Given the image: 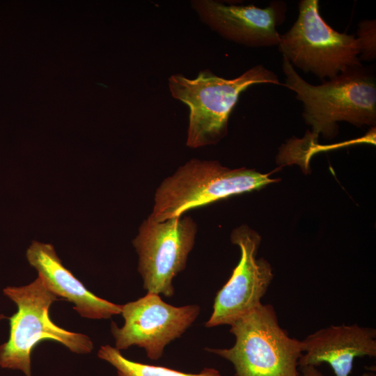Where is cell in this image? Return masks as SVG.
<instances>
[{
  "label": "cell",
  "instance_id": "cell-1",
  "mask_svg": "<svg viewBox=\"0 0 376 376\" xmlns=\"http://www.w3.org/2000/svg\"><path fill=\"white\" fill-rule=\"evenodd\" d=\"M283 86L295 92L304 105L302 116L312 128L310 141L320 134L333 136L337 123L356 126L373 125L376 121V84L373 75L363 66L313 85L305 81L284 57Z\"/></svg>",
  "mask_w": 376,
  "mask_h": 376
},
{
  "label": "cell",
  "instance_id": "cell-2",
  "mask_svg": "<svg viewBox=\"0 0 376 376\" xmlns=\"http://www.w3.org/2000/svg\"><path fill=\"white\" fill-rule=\"evenodd\" d=\"M258 84L282 85L274 72L260 64L230 79L208 69L201 70L193 79L181 74L171 75L169 88L172 97L189 109L187 146L197 148L223 138L240 95Z\"/></svg>",
  "mask_w": 376,
  "mask_h": 376
},
{
  "label": "cell",
  "instance_id": "cell-3",
  "mask_svg": "<svg viewBox=\"0 0 376 376\" xmlns=\"http://www.w3.org/2000/svg\"><path fill=\"white\" fill-rule=\"evenodd\" d=\"M3 293L16 304L17 311L8 318V340L0 345L1 368L21 370L26 376H32L31 352L44 340L58 342L77 354L93 350V343L88 336L65 330L52 321L50 306L60 298L40 276L26 285L8 286Z\"/></svg>",
  "mask_w": 376,
  "mask_h": 376
},
{
  "label": "cell",
  "instance_id": "cell-4",
  "mask_svg": "<svg viewBox=\"0 0 376 376\" xmlns=\"http://www.w3.org/2000/svg\"><path fill=\"white\" fill-rule=\"evenodd\" d=\"M235 342L230 348L206 350L230 362L235 376H298L301 340L279 324L274 308L261 304L230 325Z\"/></svg>",
  "mask_w": 376,
  "mask_h": 376
},
{
  "label": "cell",
  "instance_id": "cell-5",
  "mask_svg": "<svg viewBox=\"0 0 376 376\" xmlns=\"http://www.w3.org/2000/svg\"><path fill=\"white\" fill-rule=\"evenodd\" d=\"M278 181L245 168L230 169L217 161L191 159L157 189L150 216L156 221L178 217L193 208Z\"/></svg>",
  "mask_w": 376,
  "mask_h": 376
},
{
  "label": "cell",
  "instance_id": "cell-6",
  "mask_svg": "<svg viewBox=\"0 0 376 376\" xmlns=\"http://www.w3.org/2000/svg\"><path fill=\"white\" fill-rule=\"evenodd\" d=\"M298 6L297 19L280 36L283 57L324 81L363 66L357 38L331 28L320 15L319 1L301 0Z\"/></svg>",
  "mask_w": 376,
  "mask_h": 376
},
{
  "label": "cell",
  "instance_id": "cell-7",
  "mask_svg": "<svg viewBox=\"0 0 376 376\" xmlns=\"http://www.w3.org/2000/svg\"><path fill=\"white\" fill-rule=\"evenodd\" d=\"M196 234V225L189 217L156 221L149 215L142 222L132 244L147 292L166 297L174 295L173 280L185 268Z\"/></svg>",
  "mask_w": 376,
  "mask_h": 376
},
{
  "label": "cell",
  "instance_id": "cell-8",
  "mask_svg": "<svg viewBox=\"0 0 376 376\" xmlns=\"http://www.w3.org/2000/svg\"><path fill=\"white\" fill-rule=\"evenodd\" d=\"M197 304L175 306L164 301L159 295L147 294L121 305L123 327L112 322L111 332L118 350L131 346L143 348L148 359L157 360L165 347L180 338L200 313Z\"/></svg>",
  "mask_w": 376,
  "mask_h": 376
},
{
  "label": "cell",
  "instance_id": "cell-9",
  "mask_svg": "<svg viewBox=\"0 0 376 376\" xmlns=\"http://www.w3.org/2000/svg\"><path fill=\"white\" fill-rule=\"evenodd\" d=\"M231 242L241 251L240 260L228 281L217 292L212 313L205 327L230 325L249 313L262 302L274 274L270 264L256 258L260 236L247 226L235 228Z\"/></svg>",
  "mask_w": 376,
  "mask_h": 376
},
{
  "label": "cell",
  "instance_id": "cell-10",
  "mask_svg": "<svg viewBox=\"0 0 376 376\" xmlns=\"http://www.w3.org/2000/svg\"><path fill=\"white\" fill-rule=\"evenodd\" d=\"M191 4L204 23L227 40L250 47L279 45L276 27L285 21L287 10L283 1H272L265 8L214 0H194Z\"/></svg>",
  "mask_w": 376,
  "mask_h": 376
},
{
  "label": "cell",
  "instance_id": "cell-11",
  "mask_svg": "<svg viewBox=\"0 0 376 376\" xmlns=\"http://www.w3.org/2000/svg\"><path fill=\"white\" fill-rule=\"evenodd\" d=\"M299 367L329 364L335 376H349L357 357L376 356V330L352 325H331L301 340Z\"/></svg>",
  "mask_w": 376,
  "mask_h": 376
},
{
  "label": "cell",
  "instance_id": "cell-12",
  "mask_svg": "<svg viewBox=\"0 0 376 376\" xmlns=\"http://www.w3.org/2000/svg\"><path fill=\"white\" fill-rule=\"evenodd\" d=\"M30 265L34 267L49 289L58 297L73 303L81 317L107 319L120 314L121 305L102 299L90 292L68 269L51 244L33 241L26 252Z\"/></svg>",
  "mask_w": 376,
  "mask_h": 376
},
{
  "label": "cell",
  "instance_id": "cell-13",
  "mask_svg": "<svg viewBox=\"0 0 376 376\" xmlns=\"http://www.w3.org/2000/svg\"><path fill=\"white\" fill-rule=\"evenodd\" d=\"M97 356L116 370L117 376H221L220 372L214 368H204L199 373H190L134 361L125 357L120 350L109 345L101 346Z\"/></svg>",
  "mask_w": 376,
  "mask_h": 376
},
{
  "label": "cell",
  "instance_id": "cell-14",
  "mask_svg": "<svg viewBox=\"0 0 376 376\" xmlns=\"http://www.w3.org/2000/svg\"><path fill=\"white\" fill-rule=\"evenodd\" d=\"M376 21L362 20L359 24L357 40L359 47V59L373 61L376 57Z\"/></svg>",
  "mask_w": 376,
  "mask_h": 376
},
{
  "label": "cell",
  "instance_id": "cell-15",
  "mask_svg": "<svg viewBox=\"0 0 376 376\" xmlns=\"http://www.w3.org/2000/svg\"><path fill=\"white\" fill-rule=\"evenodd\" d=\"M300 368L301 373L298 376H323V374L315 366H306Z\"/></svg>",
  "mask_w": 376,
  "mask_h": 376
},
{
  "label": "cell",
  "instance_id": "cell-16",
  "mask_svg": "<svg viewBox=\"0 0 376 376\" xmlns=\"http://www.w3.org/2000/svg\"><path fill=\"white\" fill-rule=\"evenodd\" d=\"M362 376H376L375 370L373 368L369 369L368 371L363 373Z\"/></svg>",
  "mask_w": 376,
  "mask_h": 376
}]
</instances>
